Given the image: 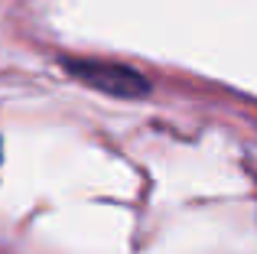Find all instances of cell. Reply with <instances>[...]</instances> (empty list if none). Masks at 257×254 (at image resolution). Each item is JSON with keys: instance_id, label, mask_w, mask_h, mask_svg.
<instances>
[{"instance_id": "1", "label": "cell", "mask_w": 257, "mask_h": 254, "mask_svg": "<svg viewBox=\"0 0 257 254\" xmlns=\"http://www.w3.org/2000/svg\"><path fill=\"white\" fill-rule=\"evenodd\" d=\"M65 75H72L75 82L88 85V88L101 91V95L111 98H127V101H140V98H150L153 85L147 75H140L137 69L120 62H104V59H78V56H65L62 59Z\"/></svg>"}]
</instances>
